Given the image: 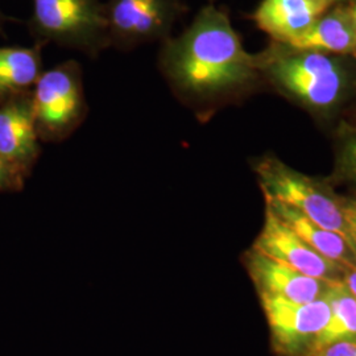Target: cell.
Listing matches in <instances>:
<instances>
[{"instance_id": "16", "label": "cell", "mask_w": 356, "mask_h": 356, "mask_svg": "<svg viewBox=\"0 0 356 356\" xmlns=\"http://www.w3.org/2000/svg\"><path fill=\"white\" fill-rule=\"evenodd\" d=\"M335 168L341 177L356 184V126L354 124H346L341 131Z\"/></svg>"}, {"instance_id": "2", "label": "cell", "mask_w": 356, "mask_h": 356, "mask_svg": "<svg viewBox=\"0 0 356 356\" xmlns=\"http://www.w3.org/2000/svg\"><path fill=\"white\" fill-rule=\"evenodd\" d=\"M264 85L309 114L330 120L351 103L356 60L269 41L254 53Z\"/></svg>"}, {"instance_id": "7", "label": "cell", "mask_w": 356, "mask_h": 356, "mask_svg": "<svg viewBox=\"0 0 356 356\" xmlns=\"http://www.w3.org/2000/svg\"><path fill=\"white\" fill-rule=\"evenodd\" d=\"M267 317L272 346L282 356H305L330 319V305L323 296L317 301L296 304L260 297Z\"/></svg>"}, {"instance_id": "24", "label": "cell", "mask_w": 356, "mask_h": 356, "mask_svg": "<svg viewBox=\"0 0 356 356\" xmlns=\"http://www.w3.org/2000/svg\"><path fill=\"white\" fill-rule=\"evenodd\" d=\"M335 4H343V3H348V1H353V0H334Z\"/></svg>"}, {"instance_id": "1", "label": "cell", "mask_w": 356, "mask_h": 356, "mask_svg": "<svg viewBox=\"0 0 356 356\" xmlns=\"http://www.w3.org/2000/svg\"><path fill=\"white\" fill-rule=\"evenodd\" d=\"M157 66L173 95L198 118L266 86L229 10L214 3L204 6L182 33L161 42Z\"/></svg>"}, {"instance_id": "11", "label": "cell", "mask_w": 356, "mask_h": 356, "mask_svg": "<svg viewBox=\"0 0 356 356\" xmlns=\"http://www.w3.org/2000/svg\"><path fill=\"white\" fill-rule=\"evenodd\" d=\"M334 0H260L247 17L273 42L289 45L327 13Z\"/></svg>"}, {"instance_id": "9", "label": "cell", "mask_w": 356, "mask_h": 356, "mask_svg": "<svg viewBox=\"0 0 356 356\" xmlns=\"http://www.w3.org/2000/svg\"><path fill=\"white\" fill-rule=\"evenodd\" d=\"M244 264L254 281L259 297L306 304L322 298L332 285L309 277L293 268L254 251V248L244 256Z\"/></svg>"}, {"instance_id": "10", "label": "cell", "mask_w": 356, "mask_h": 356, "mask_svg": "<svg viewBox=\"0 0 356 356\" xmlns=\"http://www.w3.org/2000/svg\"><path fill=\"white\" fill-rule=\"evenodd\" d=\"M40 141L32 91L0 106V154L26 178L38 164Z\"/></svg>"}, {"instance_id": "4", "label": "cell", "mask_w": 356, "mask_h": 356, "mask_svg": "<svg viewBox=\"0 0 356 356\" xmlns=\"http://www.w3.org/2000/svg\"><path fill=\"white\" fill-rule=\"evenodd\" d=\"M32 104L40 140L69 139L89 113L81 64L69 60L42 72L32 90Z\"/></svg>"}, {"instance_id": "13", "label": "cell", "mask_w": 356, "mask_h": 356, "mask_svg": "<svg viewBox=\"0 0 356 356\" xmlns=\"http://www.w3.org/2000/svg\"><path fill=\"white\" fill-rule=\"evenodd\" d=\"M289 47L356 60L355 29L347 4H335Z\"/></svg>"}, {"instance_id": "12", "label": "cell", "mask_w": 356, "mask_h": 356, "mask_svg": "<svg viewBox=\"0 0 356 356\" xmlns=\"http://www.w3.org/2000/svg\"><path fill=\"white\" fill-rule=\"evenodd\" d=\"M266 198V206L314 251L342 268L356 267V254L350 243L339 234L325 229L302 216L291 206Z\"/></svg>"}, {"instance_id": "21", "label": "cell", "mask_w": 356, "mask_h": 356, "mask_svg": "<svg viewBox=\"0 0 356 356\" xmlns=\"http://www.w3.org/2000/svg\"><path fill=\"white\" fill-rule=\"evenodd\" d=\"M8 22H19V20L13 19L11 16H7L6 13H3V11L0 10V36L1 38H7V35L4 32V26H6Z\"/></svg>"}, {"instance_id": "20", "label": "cell", "mask_w": 356, "mask_h": 356, "mask_svg": "<svg viewBox=\"0 0 356 356\" xmlns=\"http://www.w3.org/2000/svg\"><path fill=\"white\" fill-rule=\"evenodd\" d=\"M343 282L356 298V267L343 268Z\"/></svg>"}, {"instance_id": "14", "label": "cell", "mask_w": 356, "mask_h": 356, "mask_svg": "<svg viewBox=\"0 0 356 356\" xmlns=\"http://www.w3.org/2000/svg\"><path fill=\"white\" fill-rule=\"evenodd\" d=\"M42 45L0 47V106L31 92L42 74Z\"/></svg>"}, {"instance_id": "3", "label": "cell", "mask_w": 356, "mask_h": 356, "mask_svg": "<svg viewBox=\"0 0 356 356\" xmlns=\"http://www.w3.org/2000/svg\"><path fill=\"white\" fill-rule=\"evenodd\" d=\"M26 22L36 44H56L97 58L110 48L108 31L101 0H32Z\"/></svg>"}, {"instance_id": "15", "label": "cell", "mask_w": 356, "mask_h": 356, "mask_svg": "<svg viewBox=\"0 0 356 356\" xmlns=\"http://www.w3.org/2000/svg\"><path fill=\"white\" fill-rule=\"evenodd\" d=\"M325 297L330 305V319L319 332L310 353L337 342L356 339V298L343 281L330 285Z\"/></svg>"}, {"instance_id": "18", "label": "cell", "mask_w": 356, "mask_h": 356, "mask_svg": "<svg viewBox=\"0 0 356 356\" xmlns=\"http://www.w3.org/2000/svg\"><path fill=\"white\" fill-rule=\"evenodd\" d=\"M339 206L343 216L347 235L356 252V197L353 198L339 197Z\"/></svg>"}, {"instance_id": "6", "label": "cell", "mask_w": 356, "mask_h": 356, "mask_svg": "<svg viewBox=\"0 0 356 356\" xmlns=\"http://www.w3.org/2000/svg\"><path fill=\"white\" fill-rule=\"evenodd\" d=\"M189 11L184 0H107L104 16L110 48L129 51L172 38L173 28Z\"/></svg>"}, {"instance_id": "22", "label": "cell", "mask_w": 356, "mask_h": 356, "mask_svg": "<svg viewBox=\"0 0 356 356\" xmlns=\"http://www.w3.org/2000/svg\"><path fill=\"white\" fill-rule=\"evenodd\" d=\"M344 4H347V7H348V11H350V15H351V20H353V26H354V29H355L356 36V0L344 3Z\"/></svg>"}, {"instance_id": "5", "label": "cell", "mask_w": 356, "mask_h": 356, "mask_svg": "<svg viewBox=\"0 0 356 356\" xmlns=\"http://www.w3.org/2000/svg\"><path fill=\"white\" fill-rule=\"evenodd\" d=\"M254 169L264 197L291 206L314 223L339 234L353 247L344 226L339 195L331 193L322 181L286 165L275 154L257 159Z\"/></svg>"}, {"instance_id": "23", "label": "cell", "mask_w": 356, "mask_h": 356, "mask_svg": "<svg viewBox=\"0 0 356 356\" xmlns=\"http://www.w3.org/2000/svg\"><path fill=\"white\" fill-rule=\"evenodd\" d=\"M351 108H353V114H354V118L356 119V85H355V91H354V97H353V101H351ZM356 126V124H354Z\"/></svg>"}, {"instance_id": "8", "label": "cell", "mask_w": 356, "mask_h": 356, "mask_svg": "<svg viewBox=\"0 0 356 356\" xmlns=\"http://www.w3.org/2000/svg\"><path fill=\"white\" fill-rule=\"evenodd\" d=\"M252 248L309 277L327 284L343 281V268L314 251L267 206L264 226Z\"/></svg>"}, {"instance_id": "17", "label": "cell", "mask_w": 356, "mask_h": 356, "mask_svg": "<svg viewBox=\"0 0 356 356\" xmlns=\"http://www.w3.org/2000/svg\"><path fill=\"white\" fill-rule=\"evenodd\" d=\"M26 178L11 165L0 154V193L3 191H20L24 188Z\"/></svg>"}, {"instance_id": "19", "label": "cell", "mask_w": 356, "mask_h": 356, "mask_svg": "<svg viewBox=\"0 0 356 356\" xmlns=\"http://www.w3.org/2000/svg\"><path fill=\"white\" fill-rule=\"evenodd\" d=\"M306 356H356V339L337 342Z\"/></svg>"}]
</instances>
